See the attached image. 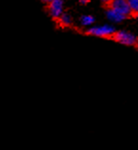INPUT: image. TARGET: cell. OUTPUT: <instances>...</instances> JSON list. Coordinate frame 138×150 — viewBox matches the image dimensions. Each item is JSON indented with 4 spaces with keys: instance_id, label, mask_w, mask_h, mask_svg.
<instances>
[{
    "instance_id": "6da1fadb",
    "label": "cell",
    "mask_w": 138,
    "mask_h": 150,
    "mask_svg": "<svg viewBox=\"0 0 138 150\" xmlns=\"http://www.w3.org/2000/svg\"><path fill=\"white\" fill-rule=\"evenodd\" d=\"M115 33L114 28L110 25H103V26H96L92 27L88 30V33L90 35L97 37H109L112 36Z\"/></svg>"
},
{
    "instance_id": "7a4b0ae2",
    "label": "cell",
    "mask_w": 138,
    "mask_h": 150,
    "mask_svg": "<svg viewBox=\"0 0 138 150\" xmlns=\"http://www.w3.org/2000/svg\"><path fill=\"white\" fill-rule=\"evenodd\" d=\"M64 2L62 0H53L49 1L48 13L54 19H59L61 15L64 13Z\"/></svg>"
},
{
    "instance_id": "3957f363",
    "label": "cell",
    "mask_w": 138,
    "mask_h": 150,
    "mask_svg": "<svg viewBox=\"0 0 138 150\" xmlns=\"http://www.w3.org/2000/svg\"><path fill=\"white\" fill-rule=\"evenodd\" d=\"M114 39L119 42L120 44L123 45H127V46H132L136 44L137 42V38L134 34H132L131 33H128V31L125 30H120L114 34Z\"/></svg>"
},
{
    "instance_id": "277c9868",
    "label": "cell",
    "mask_w": 138,
    "mask_h": 150,
    "mask_svg": "<svg viewBox=\"0 0 138 150\" xmlns=\"http://www.w3.org/2000/svg\"><path fill=\"white\" fill-rule=\"evenodd\" d=\"M110 9L117 11L118 13L124 15L125 17L132 13L129 2L125 1V0H114V1H112L110 2Z\"/></svg>"
},
{
    "instance_id": "5b68a950",
    "label": "cell",
    "mask_w": 138,
    "mask_h": 150,
    "mask_svg": "<svg viewBox=\"0 0 138 150\" xmlns=\"http://www.w3.org/2000/svg\"><path fill=\"white\" fill-rule=\"evenodd\" d=\"M106 15H107L109 20L112 23H120L126 18L124 15L118 13L117 11H113L112 9H110V8H109L107 11H106Z\"/></svg>"
},
{
    "instance_id": "8992f818",
    "label": "cell",
    "mask_w": 138,
    "mask_h": 150,
    "mask_svg": "<svg viewBox=\"0 0 138 150\" xmlns=\"http://www.w3.org/2000/svg\"><path fill=\"white\" fill-rule=\"evenodd\" d=\"M59 22H60V24L62 26H65V27H68L70 25H72L73 23V19H72V16L69 14V13H63L60 18H59Z\"/></svg>"
},
{
    "instance_id": "52a82bcc",
    "label": "cell",
    "mask_w": 138,
    "mask_h": 150,
    "mask_svg": "<svg viewBox=\"0 0 138 150\" xmlns=\"http://www.w3.org/2000/svg\"><path fill=\"white\" fill-rule=\"evenodd\" d=\"M94 21H95V19H94L93 16H92V15H82V16L80 17V23L82 26H90L92 25Z\"/></svg>"
},
{
    "instance_id": "ba28073f",
    "label": "cell",
    "mask_w": 138,
    "mask_h": 150,
    "mask_svg": "<svg viewBox=\"0 0 138 150\" xmlns=\"http://www.w3.org/2000/svg\"><path fill=\"white\" fill-rule=\"evenodd\" d=\"M129 5L131 8L132 13H138V0H129Z\"/></svg>"
},
{
    "instance_id": "9c48e42d",
    "label": "cell",
    "mask_w": 138,
    "mask_h": 150,
    "mask_svg": "<svg viewBox=\"0 0 138 150\" xmlns=\"http://www.w3.org/2000/svg\"><path fill=\"white\" fill-rule=\"evenodd\" d=\"M79 3H80V4H82V5H85V4L89 3V1H88V0H80Z\"/></svg>"
}]
</instances>
